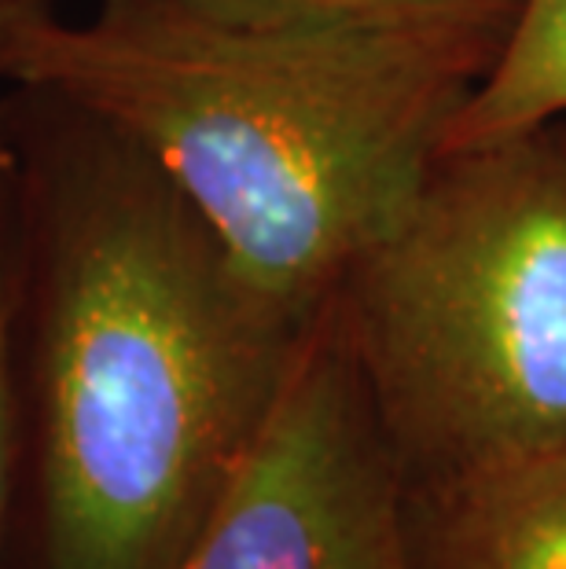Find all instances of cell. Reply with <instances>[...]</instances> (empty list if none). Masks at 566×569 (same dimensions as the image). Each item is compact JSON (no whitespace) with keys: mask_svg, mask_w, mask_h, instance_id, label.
I'll use <instances>...</instances> for the list:
<instances>
[{"mask_svg":"<svg viewBox=\"0 0 566 569\" xmlns=\"http://www.w3.org/2000/svg\"><path fill=\"white\" fill-rule=\"evenodd\" d=\"M196 4L255 19L298 22H387V27H512L523 0H196Z\"/></svg>","mask_w":566,"mask_h":569,"instance_id":"7","label":"cell"},{"mask_svg":"<svg viewBox=\"0 0 566 569\" xmlns=\"http://www.w3.org/2000/svg\"><path fill=\"white\" fill-rule=\"evenodd\" d=\"M566 114V0H523L489 74L449 129V151H471L545 129Z\"/></svg>","mask_w":566,"mask_h":569,"instance_id":"6","label":"cell"},{"mask_svg":"<svg viewBox=\"0 0 566 569\" xmlns=\"http://www.w3.org/2000/svg\"><path fill=\"white\" fill-rule=\"evenodd\" d=\"M11 301H16V184L0 137V569H8L16 518V408H11Z\"/></svg>","mask_w":566,"mask_h":569,"instance_id":"8","label":"cell"},{"mask_svg":"<svg viewBox=\"0 0 566 569\" xmlns=\"http://www.w3.org/2000/svg\"><path fill=\"white\" fill-rule=\"evenodd\" d=\"M16 184L8 569H170L244 467L312 327L236 269L126 132L0 84Z\"/></svg>","mask_w":566,"mask_h":569,"instance_id":"1","label":"cell"},{"mask_svg":"<svg viewBox=\"0 0 566 569\" xmlns=\"http://www.w3.org/2000/svg\"><path fill=\"white\" fill-rule=\"evenodd\" d=\"M170 569H408L405 470L331 306Z\"/></svg>","mask_w":566,"mask_h":569,"instance_id":"4","label":"cell"},{"mask_svg":"<svg viewBox=\"0 0 566 569\" xmlns=\"http://www.w3.org/2000/svg\"><path fill=\"white\" fill-rule=\"evenodd\" d=\"M59 11V0H0V84L8 81L11 56L19 41Z\"/></svg>","mask_w":566,"mask_h":569,"instance_id":"9","label":"cell"},{"mask_svg":"<svg viewBox=\"0 0 566 569\" xmlns=\"http://www.w3.org/2000/svg\"><path fill=\"white\" fill-rule=\"evenodd\" d=\"M508 30L96 0L38 22L4 84L52 89L140 143L236 269L312 327L435 173Z\"/></svg>","mask_w":566,"mask_h":569,"instance_id":"2","label":"cell"},{"mask_svg":"<svg viewBox=\"0 0 566 569\" xmlns=\"http://www.w3.org/2000/svg\"><path fill=\"white\" fill-rule=\"evenodd\" d=\"M408 569H566V448L405 486Z\"/></svg>","mask_w":566,"mask_h":569,"instance_id":"5","label":"cell"},{"mask_svg":"<svg viewBox=\"0 0 566 569\" xmlns=\"http://www.w3.org/2000/svg\"><path fill=\"white\" fill-rule=\"evenodd\" d=\"M331 309L405 486L566 448V137L441 154Z\"/></svg>","mask_w":566,"mask_h":569,"instance_id":"3","label":"cell"}]
</instances>
